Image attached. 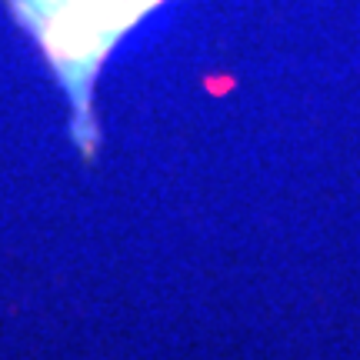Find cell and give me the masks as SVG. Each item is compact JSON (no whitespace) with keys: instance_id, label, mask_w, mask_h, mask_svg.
<instances>
[{"instance_id":"cell-1","label":"cell","mask_w":360,"mask_h":360,"mask_svg":"<svg viewBox=\"0 0 360 360\" xmlns=\"http://www.w3.org/2000/svg\"><path fill=\"white\" fill-rule=\"evenodd\" d=\"M154 4L160 0H13L60 74L80 90H87L114 40Z\"/></svg>"}]
</instances>
